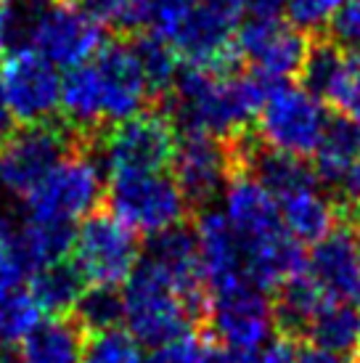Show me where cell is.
<instances>
[{
  "mask_svg": "<svg viewBox=\"0 0 360 363\" xmlns=\"http://www.w3.org/2000/svg\"><path fill=\"white\" fill-rule=\"evenodd\" d=\"M223 215L228 218L244 255V273L254 286L276 289L300 273L308 257L302 244L281 220L279 199L249 172L236 170L223 189Z\"/></svg>",
  "mask_w": 360,
  "mask_h": 363,
  "instance_id": "cell-1",
  "label": "cell"
},
{
  "mask_svg": "<svg viewBox=\"0 0 360 363\" xmlns=\"http://www.w3.org/2000/svg\"><path fill=\"white\" fill-rule=\"evenodd\" d=\"M88 149L90 143L64 120L13 128L0 143V186L16 196H27L61 160Z\"/></svg>",
  "mask_w": 360,
  "mask_h": 363,
  "instance_id": "cell-2",
  "label": "cell"
},
{
  "mask_svg": "<svg viewBox=\"0 0 360 363\" xmlns=\"http://www.w3.org/2000/svg\"><path fill=\"white\" fill-rule=\"evenodd\" d=\"M122 308V321L128 323V332L151 347L191 332V323L196 321L170 279L157 271L146 257L138 260L135 271L125 279Z\"/></svg>",
  "mask_w": 360,
  "mask_h": 363,
  "instance_id": "cell-3",
  "label": "cell"
},
{
  "mask_svg": "<svg viewBox=\"0 0 360 363\" xmlns=\"http://www.w3.org/2000/svg\"><path fill=\"white\" fill-rule=\"evenodd\" d=\"M109 30L74 0H35L27 30V48H35L56 67H77L103 48Z\"/></svg>",
  "mask_w": 360,
  "mask_h": 363,
  "instance_id": "cell-4",
  "label": "cell"
},
{
  "mask_svg": "<svg viewBox=\"0 0 360 363\" xmlns=\"http://www.w3.org/2000/svg\"><path fill=\"white\" fill-rule=\"evenodd\" d=\"M109 212L133 233L157 236L183 223L189 202L172 175L157 172H125L111 175L109 191L103 194Z\"/></svg>",
  "mask_w": 360,
  "mask_h": 363,
  "instance_id": "cell-5",
  "label": "cell"
},
{
  "mask_svg": "<svg viewBox=\"0 0 360 363\" xmlns=\"http://www.w3.org/2000/svg\"><path fill=\"white\" fill-rule=\"evenodd\" d=\"M96 143L101 146V162L111 175L157 172L172 162L178 130L164 111L151 106L130 120L109 125Z\"/></svg>",
  "mask_w": 360,
  "mask_h": 363,
  "instance_id": "cell-6",
  "label": "cell"
},
{
  "mask_svg": "<svg viewBox=\"0 0 360 363\" xmlns=\"http://www.w3.org/2000/svg\"><path fill=\"white\" fill-rule=\"evenodd\" d=\"M329 114L323 101L289 80L276 85L257 111V138L270 149L308 160L318 146Z\"/></svg>",
  "mask_w": 360,
  "mask_h": 363,
  "instance_id": "cell-7",
  "label": "cell"
},
{
  "mask_svg": "<svg viewBox=\"0 0 360 363\" xmlns=\"http://www.w3.org/2000/svg\"><path fill=\"white\" fill-rule=\"evenodd\" d=\"M103 199V175L99 162L85 152L69 154L43 178L27 196L32 220L74 223L90 215Z\"/></svg>",
  "mask_w": 360,
  "mask_h": 363,
  "instance_id": "cell-8",
  "label": "cell"
},
{
  "mask_svg": "<svg viewBox=\"0 0 360 363\" xmlns=\"http://www.w3.org/2000/svg\"><path fill=\"white\" fill-rule=\"evenodd\" d=\"M74 265L88 284L120 286L140 260L135 233L111 212H90L74 228Z\"/></svg>",
  "mask_w": 360,
  "mask_h": 363,
  "instance_id": "cell-9",
  "label": "cell"
},
{
  "mask_svg": "<svg viewBox=\"0 0 360 363\" xmlns=\"http://www.w3.org/2000/svg\"><path fill=\"white\" fill-rule=\"evenodd\" d=\"M0 91L13 122L35 125L56 120L61 106L59 67L35 48H16L0 61Z\"/></svg>",
  "mask_w": 360,
  "mask_h": 363,
  "instance_id": "cell-10",
  "label": "cell"
},
{
  "mask_svg": "<svg viewBox=\"0 0 360 363\" xmlns=\"http://www.w3.org/2000/svg\"><path fill=\"white\" fill-rule=\"evenodd\" d=\"M172 178L189 207L201 210L215 202L236 172V160L230 141L207 135V133H180L172 154Z\"/></svg>",
  "mask_w": 360,
  "mask_h": 363,
  "instance_id": "cell-11",
  "label": "cell"
},
{
  "mask_svg": "<svg viewBox=\"0 0 360 363\" xmlns=\"http://www.w3.org/2000/svg\"><path fill=\"white\" fill-rule=\"evenodd\" d=\"M207 318L218 345L236 350H260L276 326L265 289L249 281L210 294Z\"/></svg>",
  "mask_w": 360,
  "mask_h": 363,
  "instance_id": "cell-12",
  "label": "cell"
},
{
  "mask_svg": "<svg viewBox=\"0 0 360 363\" xmlns=\"http://www.w3.org/2000/svg\"><path fill=\"white\" fill-rule=\"evenodd\" d=\"M308 45L310 35L281 19H249L236 30L239 59L247 61L249 69L262 72L276 80L300 77Z\"/></svg>",
  "mask_w": 360,
  "mask_h": 363,
  "instance_id": "cell-13",
  "label": "cell"
},
{
  "mask_svg": "<svg viewBox=\"0 0 360 363\" xmlns=\"http://www.w3.org/2000/svg\"><path fill=\"white\" fill-rule=\"evenodd\" d=\"M93 67L101 80L103 125H117L154 106L149 85L128 40H106Z\"/></svg>",
  "mask_w": 360,
  "mask_h": 363,
  "instance_id": "cell-14",
  "label": "cell"
},
{
  "mask_svg": "<svg viewBox=\"0 0 360 363\" xmlns=\"http://www.w3.org/2000/svg\"><path fill=\"white\" fill-rule=\"evenodd\" d=\"M146 260L164 273L172 281V286L186 300L189 311L193 318H207V308H210V294L204 286V276H201L199 265V247H196V233L175 225L170 231H162L151 236V247Z\"/></svg>",
  "mask_w": 360,
  "mask_h": 363,
  "instance_id": "cell-15",
  "label": "cell"
},
{
  "mask_svg": "<svg viewBox=\"0 0 360 363\" xmlns=\"http://www.w3.org/2000/svg\"><path fill=\"white\" fill-rule=\"evenodd\" d=\"M196 247H199V265L204 276L207 294L230 289L236 284L249 281L244 273V255L228 218L218 207H201L196 218ZM252 284V281H249Z\"/></svg>",
  "mask_w": 360,
  "mask_h": 363,
  "instance_id": "cell-16",
  "label": "cell"
},
{
  "mask_svg": "<svg viewBox=\"0 0 360 363\" xmlns=\"http://www.w3.org/2000/svg\"><path fill=\"white\" fill-rule=\"evenodd\" d=\"M305 271L320 286L326 300L360 308V252L347 225H334L320 242H315Z\"/></svg>",
  "mask_w": 360,
  "mask_h": 363,
  "instance_id": "cell-17",
  "label": "cell"
},
{
  "mask_svg": "<svg viewBox=\"0 0 360 363\" xmlns=\"http://www.w3.org/2000/svg\"><path fill=\"white\" fill-rule=\"evenodd\" d=\"M281 220L300 244H315L337 225L339 204L318 189V181L300 186L279 199Z\"/></svg>",
  "mask_w": 360,
  "mask_h": 363,
  "instance_id": "cell-18",
  "label": "cell"
},
{
  "mask_svg": "<svg viewBox=\"0 0 360 363\" xmlns=\"http://www.w3.org/2000/svg\"><path fill=\"white\" fill-rule=\"evenodd\" d=\"M85 332L74 318L38 321L16 347L19 363H80Z\"/></svg>",
  "mask_w": 360,
  "mask_h": 363,
  "instance_id": "cell-19",
  "label": "cell"
},
{
  "mask_svg": "<svg viewBox=\"0 0 360 363\" xmlns=\"http://www.w3.org/2000/svg\"><path fill=\"white\" fill-rule=\"evenodd\" d=\"M360 160V125L344 114H334L326 120L323 135L313 152L315 178L331 186H339L352 164Z\"/></svg>",
  "mask_w": 360,
  "mask_h": 363,
  "instance_id": "cell-20",
  "label": "cell"
},
{
  "mask_svg": "<svg viewBox=\"0 0 360 363\" xmlns=\"http://www.w3.org/2000/svg\"><path fill=\"white\" fill-rule=\"evenodd\" d=\"M276 289H279V297L273 303L276 329L286 337H305L315 311L326 303V294L320 292V286L313 281V276L305 268L289 276L286 281H281Z\"/></svg>",
  "mask_w": 360,
  "mask_h": 363,
  "instance_id": "cell-21",
  "label": "cell"
},
{
  "mask_svg": "<svg viewBox=\"0 0 360 363\" xmlns=\"http://www.w3.org/2000/svg\"><path fill=\"white\" fill-rule=\"evenodd\" d=\"M133 53L140 64V72L146 77V85H149L151 101L154 106H159L167 96H170L172 85L178 80L180 72V56L178 51L172 48V43L167 38H162L151 30H140L135 35L128 38Z\"/></svg>",
  "mask_w": 360,
  "mask_h": 363,
  "instance_id": "cell-22",
  "label": "cell"
},
{
  "mask_svg": "<svg viewBox=\"0 0 360 363\" xmlns=\"http://www.w3.org/2000/svg\"><path fill=\"white\" fill-rule=\"evenodd\" d=\"M305 337L323 350L337 355H347L360 347V311L358 305L326 300L320 305L313 321L308 323Z\"/></svg>",
  "mask_w": 360,
  "mask_h": 363,
  "instance_id": "cell-23",
  "label": "cell"
},
{
  "mask_svg": "<svg viewBox=\"0 0 360 363\" xmlns=\"http://www.w3.org/2000/svg\"><path fill=\"white\" fill-rule=\"evenodd\" d=\"M85 279L77 271L74 262H50L43 265L30 276V294L35 297L38 308L53 315H64V313L74 311V305L85 292Z\"/></svg>",
  "mask_w": 360,
  "mask_h": 363,
  "instance_id": "cell-24",
  "label": "cell"
},
{
  "mask_svg": "<svg viewBox=\"0 0 360 363\" xmlns=\"http://www.w3.org/2000/svg\"><path fill=\"white\" fill-rule=\"evenodd\" d=\"M344 67H347V53L329 35H313L300 69L302 88L323 104H329L344 74Z\"/></svg>",
  "mask_w": 360,
  "mask_h": 363,
  "instance_id": "cell-25",
  "label": "cell"
},
{
  "mask_svg": "<svg viewBox=\"0 0 360 363\" xmlns=\"http://www.w3.org/2000/svg\"><path fill=\"white\" fill-rule=\"evenodd\" d=\"M19 244L24 257L30 260L32 273H35L43 265L64 260L72 252L74 228H72V223H50L27 218V223L19 228Z\"/></svg>",
  "mask_w": 360,
  "mask_h": 363,
  "instance_id": "cell-26",
  "label": "cell"
},
{
  "mask_svg": "<svg viewBox=\"0 0 360 363\" xmlns=\"http://www.w3.org/2000/svg\"><path fill=\"white\" fill-rule=\"evenodd\" d=\"M122 318H125V308H122V292L117 286L90 284V289H85L74 305V321L80 323L82 332L114 329L120 326Z\"/></svg>",
  "mask_w": 360,
  "mask_h": 363,
  "instance_id": "cell-27",
  "label": "cell"
},
{
  "mask_svg": "<svg viewBox=\"0 0 360 363\" xmlns=\"http://www.w3.org/2000/svg\"><path fill=\"white\" fill-rule=\"evenodd\" d=\"M40 308L30 294V286L0 292V347L21 342L27 332L40 321Z\"/></svg>",
  "mask_w": 360,
  "mask_h": 363,
  "instance_id": "cell-28",
  "label": "cell"
},
{
  "mask_svg": "<svg viewBox=\"0 0 360 363\" xmlns=\"http://www.w3.org/2000/svg\"><path fill=\"white\" fill-rule=\"evenodd\" d=\"M80 363H143L140 342L120 326L88 332L82 342Z\"/></svg>",
  "mask_w": 360,
  "mask_h": 363,
  "instance_id": "cell-29",
  "label": "cell"
},
{
  "mask_svg": "<svg viewBox=\"0 0 360 363\" xmlns=\"http://www.w3.org/2000/svg\"><path fill=\"white\" fill-rule=\"evenodd\" d=\"M85 9L120 38H130L135 32L146 30V3L143 0H85Z\"/></svg>",
  "mask_w": 360,
  "mask_h": 363,
  "instance_id": "cell-30",
  "label": "cell"
},
{
  "mask_svg": "<svg viewBox=\"0 0 360 363\" xmlns=\"http://www.w3.org/2000/svg\"><path fill=\"white\" fill-rule=\"evenodd\" d=\"M260 363H344L342 355L323 350L313 342H302L300 337L281 334L279 340L265 345L260 353Z\"/></svg>",
  "mask_w": 360,
  "mask_h": 363,
  "instance_id": "cell-31",
  "label": "cell"
},
{
  "mask_svg": "<svg viewBox=\"0 0 360 363\" xmlns=\"http://www.w3.org/2000/svg\"><path fill=\"white\" fill-rule=\"evenodd\" d=\"M344 0H286L283 16L291 27H297L305 35H323L331 16L339 11Z\"/></svg>",
  "mask_w": 360,
  "mask_h": 363,
  "instance_id": "cell-32",
  "label": "cell"
},
{
  "mask_svg": "<svg viewBox=\"0 0 360 363\" xmlns=\"http://www.w3.org/2000/svg\"><path fill=\"white\" fill-rule=\"evenodd\" d=\"M207 355H210V345L186 332L175 340L154 345V350L149 353V358H143V363H207Z\"/></svg>",
  "mask_w": 360,
  "mask_h": 363,
  "instance_id": "cell-33",
  "label": "cell"
},
{
  "mask_svg": "<svg viewBox=\"0 0 360 363\" xmlns=\"http://www.w3.org/2000/svg\"><path fill=\"white\" fill-rule=\"evenodd\" d=\"M323 35H329L344 53H360V0H344Z\"/></svg>",
  "mask_w": 360,
  "mask_h": 363,
  "instance_id": "cell-34",
  "label": "cell"
},
{
  "mask_svg": "<svg viewBox=\"0 0 360 363\" xmlns=\"http://www.w3.org/2000/svg\"><path fill=\"white\" fill-rule=\"evenodd\" d=\"M331 106L360 125V53H347V67L337 91L331 96Z\"/></svg>",
  "mask_w": 360,
  "mask_h": 363,
  "instance_id": "cell-35",
  "label": "cell"
},
{
  "mask_svg": "<svg viewBox=\"0 0 360 363\" xmlns=\"http://www.w3.org/2000/svg\"><path fill=\"white\" fill-rule=\"evenodd\" d=\"M143 3H146V21H149L146 30L157 32L167 40L193 9V0H143Z\"/></svg>",
  "mask_w": 360,
  "mask_h": 363,
  "instance_id": "cell-36",
  "label": "cell"
},
{
  "mask_svg": "<svg viewBox=\"0 0 360 363\" xmlns=\"http://www.w3.org/2000/svg\"><path fill=\"white\" fill-rule=\"evenodd\" d=\"M207 363H260V350H236L225 345H210Z\"/></svg>",
  "mask_w": 360,
  "mask_h": 363,
  "instance_id": "cell-37",
  "label": "cell"
},
{
  "mask_svg": "<svg viewBox=\"0 0 360 363\" xmlns=\"http://www.w3.org/2000/svg\"><path fill=\"white\" fill-rule=\"evenodd\" d=\"M241 9L249 19H281L286 0H241Z\"/></svg>",
  "mask_w": 360,
  "mask_h": 363,
  "instance_id": "cell-38",
  "label": "cell"
},
{
  "mask_svg": "<svg viewBox=\"0 0 360 363\" xmlns=\"http://www.w3.org/2000/svg\"><path fill=\"white\" fill-rule=\"evenodd\" d=\"M196 6L201 9L212 11V13H218L223 19L233 21V24H239L241 16H244V9H241V0H193Z\"/></svg>",
  "mask_w": 360,
  "mask_h": 363,
  "instance_id": "cell-39",
  "label": "cell"
},
{
  "mask_svg": "<svg viewBox=\"0 0 360 363\" xmlns=\"http://www.w3.org/2000/svg\"><path fill=\"white\" fill-rule=\"evenodd\" d=\"M11 133H13V117H11L6 99H3V91H0V143L6 141Z\"/></svg>",
  "mask_w": 360,
  "mask_h": 363,
  "instance_id": "cell-40",
  "label": "cell"
},
{
  "mask_svg": "<svg viewBox=\"0 0 360 363\" xmlns=\"http://www.w3.org/2000/svg\"><path fill=\"white\" fill-rule=\"evenodd\" d=\"M6 45H9V40H6V32H3V27H0V61H3V51H6Z\"/></svg>",
  "mask_w": 360,
  "mask_h": 363,
  "instance_id": "cell-41",
  "label": "cell"
},
{
  "mask_svg": "<svg viewBox=\"0 0 360 363\" xmlns=\"http://www.w3.org/2000/svg\"><path fill=\"white\" fill-rule=\"evenodd\" d=\"M355 242H358V252H360V220H358V225H355Z\"/></svg>",
  "mask_w": 360,
  "mask_h": 363,
  "instance_id": "cell-42",
  "label": "cell"
},
{
  "mask_svg": "<svg viewBox=\"0 0 360 363\" xmlns=\"http://www.w3.org/2000/svg\"><path fill=\"white\" fill-rule=\"evenodd\" d=\"M74 3H85V0H74Z\"/></svg>",
  "mask_w": 360,
  "mask_h": 363,
  "instance_id": "cell-43",
  "label": "cell"
}]
</instances>
